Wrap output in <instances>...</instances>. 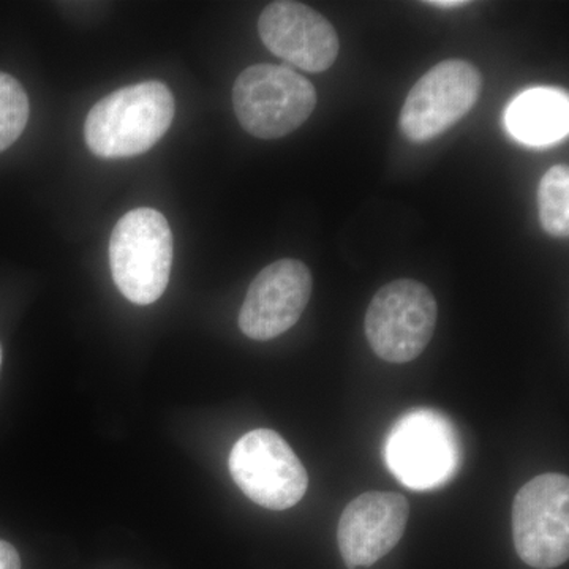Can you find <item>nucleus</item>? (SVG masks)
I'll use <instances>...</instances> for the list:
<instances>
[{"instance_id": "obj_1", "label": "nucleus", "mask_w": 569, "mask_h": 569, "mask_svg": "<svg viewBox=\"0 0 569 569\" xmlns=\"http://www.w3.org/2000/svg\"><path fill=\"white\" fill-rule=\"evenodd\" d=\"M173 92L160 81L138 82L93 104L84 123L89 151L126 159L149 151L174 119Z\"/></svg>"}, {"instance_id": "obj_2", "label": "nucleus", "mask_w": 569, "mask_h": 569, "mask_svg": "<svg viewBox=\"0 0 569 569\" xmlns=\"http://www.w3.org/2000/svg\"><path fill=\"white\" fill-rule=\"evenodd\" d=\"M173 234L162 212L140 208L116 223L110 239V266L116 287L130 302L159 301L170 282Z\"/></svg>"}, {"instance_id": "obj_3", "label": "nucleus", "mask_w": 569, "mask_h": 569, "mask_svg": "<svg viewBox=\"0 0 569 569\" xmlns=\"http://www.w3.org/2000/svg\"><path fill=\"white\" fill-rule=\"evenodd\" d=\"M317 102L316 86L283 66L249 67L233 86L238 121L260 140H277L295 132L310 118Z\"/></svg>"}, {"instance_id": "obj_4", "label": "nucleus", "mask_w": 569, "mask_h": 569, "mask_svg": "<svg viewBox=\"0 0 569 569\" xmlns=\"http://www.w3.org/2000/svg\"><path fill=\"white\" fill-rule=\"evenodd\" d=\"M436 296L417 280L385 284L370 301L365 329L378 358L395 365L413 361L429 346L437 328Z\"/></svg>"}, {"instance_id": "obj_5", "label": "nucleus", "mask_w": 569, "mask_h": 569, "mask_svg": "<svg viewBox=\"0 0 569 569\" xmlns=\"http://www.w3.org/2000/svg\"><path fill=\"white\" fill-rule=\"evenodd\" d=\"M512 539L523 563L537 569L559 568L569 559V479L545 473L516 493Z\"/></svg>"}, {"instance_id": "obj_6", "label": "nucleus", "mask_w": 569, "mask_h": 569, "mask_svg": "<svg viewBox=\"0 0 569 569\" xmlns=\"http://www.w3.org/2000/svg\"><path fill=\"white\" fill-rule=\"evenodd\" d=\"M230 473L253 503L284 511L306 496L309 475L282 436L271 429H254L236 441Z\"/></svg>"}, {"instance_id": "obj_7", "label": "nucleus", "mask_w": 569, "mask_h": 569, "mask_svg": "<svg viewBox=\"0 0 569 569\" xmlns=\"http://www.w3.org/2000/svg\"><path fill=\"white\" fill-rule=\"evenodd\" d=\"M385 460L402 485L436 489L458 470L460 447L455 429L437 411H408L389 432Z\"/></svg>"}, {"instance_id": "obj_8", "label": "nucleus", "mask_w": 569, "mask_h": 569, "mask_svg": "<svg viewBox=\"0 0 569 569\" xmlns=\"http://www.w3.org/2000/svg\"><path fill=\"white\" fill-rule=\"evenodd\" d=\"M481 91L482 74L473 63L462 59L437 63L408 92L400 130L410 141L433 140L471 111Z\"/></svg>"}, {"instance_id": "obj_9", "label": "nucleus", "mask_w": 569, "mask_h": 569, "mask_svg": "<svg viewBox=\"0 0 569 569\" xmlns=\"http://www.w3.org/2000/svg\"><path fill=\"white\" fill-rule=\"evenodd\" d=\"M312 296V274L293 258L269 264L250 283L239 328L252 340L276 339L298 323Z\"/></svg>"}, {"instance_id": "obj_10", "label": "nucleus", "mask_w": 569, "mask_h": 569, "mask_svg": "<svg viewBox=\"0 0 569 569\" xmlns=\"http://www.w3.org/2000/svg\"><path fill=\"white\" fill-rule=\"evenodd\" d=\"M258 32L272 54L309 73L331 69L339 56L335 26L306 3H269L258 20Z\"/></svg>"}, {"instance_id": "obj_11", "label": "nucleus", "mask_w": 569, "mask_h": 569, "mask_svg": "<svg viewBox=\"0 0 569 569\" xmlns=\"http://www.w3.org/2000/svg\"><path fill=\"white\" fill-rule=\"evenodd\" d=\"M410 519L407 498L366 492L347 505L337 527V545L348 569L372 567L399 545Z\"/></svg>"}, {"instance_id": "obj_12", "label": "nucleus", "mask_w": 569, "mask_h": 569, "mask_svg": "<svg viewBox=\"0 0 569 569\" xmlns=\"http://www.w3.org/2000/svg\"><path fill=\"white\" fill-rule=\"evenodd\" d=\"M507 126L512 137L530 146H546L567 137L569 102L565 92L538 88L509 104Z\"/></svg>"}, {"instance_id": "obj_13", "label": "nucleus", "mask_w": 569, "mask_h": 569, "mask_svg": "<svg viewBox=\"0 0 569 569\" xmlns=\"http://www.w3.org/2000/svg\"><path fill=\"white\" fill-rule=\"evenodd\" d=\"M539 222L553 238L569 233V171L565 164L550 168L538 186Z\"/></svg>"}, {"instance_id": "obj_14", "label": "nucleus", "mask_w": 569, "mask_h": 569, "mask_svg": "<svg viewBox=\"0 0 569 569\" xmlns=\"http://www.w3.org/2000/svg\"><path fill=\"white\" fill-rule=\"evenodd\" d=\"M28 93L9 73L0 71V152L7 151L29 121Z\"/></svg>"}, {"instance_id": "obj_15", "label": "nucleus", "mask_w": 569, "mask_h": 569, "mask_svg": "<svg viewBox=\"0 0 569 569\" xmlns=\"http://www.w3.org/2000/svg\"><path fill=\"white\" fill-rule=\"evenodd\" d=\"M0 569H21L20 553L10 542L0 541Z\"/></svg>"}, {"instance_id": "obj_16", "label": "nucleus", "mask_w": 569, "mask_h": 569, "mask_svg": "<svg viewBox=\"0 0 569 569\" xmlns=\"http://www.w3.org/2000/svg\"><path fill=\"white\" fill-rule=\"evenodd\" d=\"M467 3L466 0H433V2H426V6L437 7V9H460Z\"/></svg>"}, {"instance_id": "obj_17", "label": "nucleus", "mask_w": 569, "mask_h": 569, "mask_svg": "<svg viewBox=\"0 0 569 569\" xmlns=\"http://www.w3.org/2000/svg\"><path fill=\"white\" fill-rule=\"evenodd\" d=\"M0 367H2V347H0Z\"/></svg>"}]
</instances>
